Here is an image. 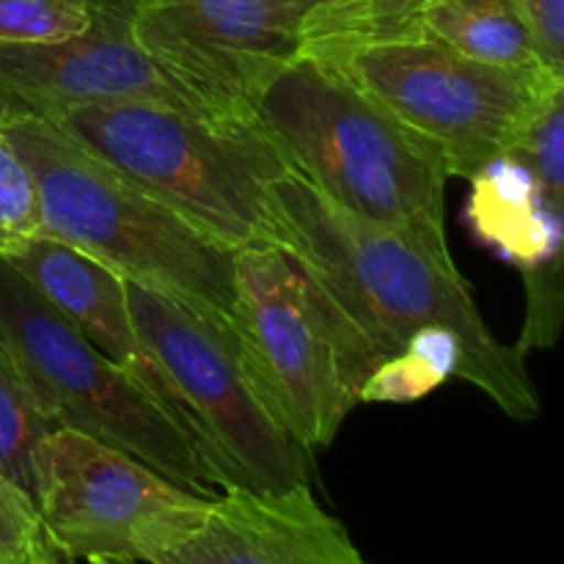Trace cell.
<instances>
[{
  "label": "cell",
  "mask_w": 564,
  "mask_h": 564,
  "mask_svg": "<svg viewBox=\"0 0 564 564\" xmlns=\"http://www.w3.org/2000/svg\"><path fill=\"white\" fill-rule=\"evenodd\" d=\"M319 61L435 143L449 176L463 180L501 158L540 88L560 77L479 64L424 33L358 44Z\"/></svg>",
  "instance_id": "8"
},
{
  "label": "cell",
  "mask_w": 564,
  "mask_h": 564,
  "mask_svg": "<svg viewBox=\"0 0 564 564\" xmlns=\"http://www.w3.org/2000/svg\"><path fill=\"white\" fill-rule=\"evenodd\" d=\"M301 22L290 0H132L141 47L226 119H253V91L301 55Z\"/></svg>",
  "instance_id": "10"
},
{
  "label": "cell",
  "mask_w": 564,
  "mask_h": 564,
  "mask_svg": "<svg viewBox=\"0 0 564 564\" xmlns=\"http://www.w3.org/2000/svg\"><path fill=\"white\" fill-rule=\"evenodd\" d=\"M3 135L33 176L42 237L116 275L176 297L235 334V251L88 154L42 116H14Z\"/></svg>",
  "instance_id": "3"
},
{
  "label": "cell",
  "mask_w": 564,
  "mask_h": 564,
  "mask_svg": "<svg viewBox=\"0 0 564 564\" xmlns=\"http://www.w3.org/2000/svg\"><path fill=\"white\" fill-rule=\"evenodd\" d=\"M147 564H367L308 485L286 494L220 490L191 529Z\"/></svg>",
  "instance_id": "12"
},
{
  "label": "cell",
  "mask_w": 564,
  "mask_h": 564,
  "mask_svg": "<svg viewBox=\"0 0 564 564\" xmlns=\"http://www.w3.org/2000/svg\"><path fill=\"white\" fill-rule=\"evenodd\" d=\"M88 3L91 22L77 36L55 44L0 42V124L14 116L127 102L215 116L141 47L132 31V0Z\"/></svg>",
  "instance_id": "11"
},
{
  "label": "cell",
  "mask_w": 564,
  "mask_h": 564,
  "mask_svg": "<svg viewBox=\"0 0 564 564\" xmlns=\"http://www.w3.org/2000/svg\"><path fill=\"white\" fill-rule=\"evenodd\" d=\"M367 564H369V562H367Z\"/></svg>",
  "instance_id": "28"
},
{
  "label": "cell",
  "mask_w": 564,
  "mask_h": 564,
  "mask_svg": "<svg viewBox=\"0 0 564 564\" xmlns=\"http://www.w3.org/2000/svg\"><path fill=\"white\" fill-rule=\"evenodd\" d=\"M42 119L229 251L286 246L270 182L290 163L253 119L141 102L83 105Z\"/></svg>",
  "instance_id": "4"
},
{
  "label": "cell",
  "mask_w": 564,
  "mask_h": 564,
  "mask_svg": "<svg viewBox=\"0 0 564 564\" xmlns=\"http://www.w3.org/2000/svg\"><path fill=\"white\" fill-rule=\"evenodd\" d=\"M433 0H325L301 22V53L325 58L341 50L422 33Z\"/></svg>",
  "instance_id": "16"
},
{
  "label": "cell",
  "mask_w": 564,
  "mask_h": 564,
  "mask_svg": "<svg viewBox=\"0 0 564 564\" xmlns=\"http://www.w3.org/2000/svg\"><path fill=\"white\" fill-rule=\"evenodd\" d=\"M270 204L284 229V251L308 270L380 358L402 352L427 328L452 330L466 350V383L518 422L540 416L527 352L490 334L460 270L341 209L292 169L270 182Z\"/></svg>",
  "instance_id": "1"
},
{
  "label": "cell",
  "mask_w": 564,
  "mask_h": 564,
  "mask_svg": "<svg viewBox=\"0 0 564 564\" xmlns=\"http://www.w3.org/2000/svg\"><path fill=\"white\" fill-rule=\"evenodd\" d=\"M42 237V207L33 176L0 130V257H14Z\"/></svg>",
  "instance_id": "20"
},
{
  "label": "cell",
  "mask_w": 564,
  "mask_h": 564,
  "mask_svg": "<svg viewBox=\"0 0 564 564\" xmlns=\"http://www.w3.org/2000/svg\"><path fill=\"white\" fill-rule=\"evenodd\" d=\"M9 262L105 358H110L135 383H141L169 411V416L191 435L187 416L182 411L174 386L169 383V378L158 367V361L147 350L135 325H132L121 275L99 264L97 259L53 240V237H33L25 248L9 257Z\"/></svg>",
  "instance_id": "13"
},
{
  "label": "cell",
  "mask_w": 564,
  "mask_h": 564,
  "mask_svg": "<svg viewBox=\"0 0 564 564\" xmlns=\"http://www.w3.org/2000/svg\"><path fill=\"white\" fill-rule=\"evenodd\" d=\"M235 336L259 397L308 455L334 444L383 361L279 246L235 251Z\"/></svg>",
  "instance_id": "5"
},
{
  "label": "cell",
  "mask_w": 564,
  "mask_h": 564,
  "mask_svg": "<svg viewBox=\"0 0 564 564\" xmlns=\"http://www.w3.org/2000/svg\"><path fill=\"white\" fill-rule=\"evenodd\" d=\"M91 22L88 0H0V42L55 44Z\"/></svg>",
  "instance_id": "19"
},
{
  "label": "cell",
  "mask_w": 564,
  "mask_h": 564,
  "mask_svg": "<svg viewBox=\"0 0 564 564\" xmlns=\"http://www.w3.org/2000/svg\"><path fill=\"white\" fill-rule=\"evenodd\" d=\"M55 430L28 380L0 347V474L33 499V455Z\"/></svg>",
  "instance_id": "18"
},
{
  "label": "cell",
  "mask_w": 564,
  "mask_h": 564,
  "mask_svg": "<svg viewBox=\"0 0 564 564\" xmlns=\"http://www.w3.org/2000/svg\"><path fill=\"white\" fill-rule=\"evenodd\" d=\"M501 158L521 165L545 198H564V77H551L505 143Z\"/></svg>",
  "instance_id": "17"
},
{
  "label": "cell",
  "mask_w": 564,
  "mask_h": 564,
  "mask_svg": "<svg viewBox=\"0 0 564 564\" xmlns=\"http://www.w3.org/2000/svg\"><path fill=\"white\" fill-rule=\"evenodd\" d=\"M36 505L0 474V564H25L53 549Z\"/></svg>",
  "instance_id": "22"
},
{
  "label": "cell",
  "mask_w": 564,
  "mask_h": 564,
  "mask_svg": "<svg viewBox=\"0 0 564 564\" xmlns=\"http://www.w3.org/2000/svg\"><path fill=\"white\" fill-rule=\"evenodd\" d=\"M0 347L55 427L116 446L193 494L218 496L191 435L3 257Z\"/></svg>",
  "instance_id": "6"
},
{
  "label": "cell",
  "mask_w": 564,
  "mask_h": 564,
  "mask_svg": "<svg viewBox=\"0 0 564 564\" xmlns=\"http://www.w3.org/2000/svg\"><path fill=\"white\" fill-rule=\"evenodd\" d=\"M138 336L174 386L215 488L286 494L308 485L312 455L259 397L240 345L165 292L124 281Z\"/></svg>",
  "instance_id": "7"
},
{
  "label": "cell",
  "mask_w": 564,
  "mask_h": 564,
  "mask_svg": "<svg viewBox=\"0 0 564 564\" xmlns=\"http://www.w3.org/2000/svg\"><path fill=\"white\" fill-rule=\"evenodd\" d=\"M468 182V226L505 262L532 270L562 257V204L545 198L521 165L496 158Z\"/></svg>",
  "instance_id": "14"
},
{
  "label": "cell",
  "mask_w": 564,
  "mask_h": 564,
  "mask_svg": "<svg viewBox=\"0 0 564 564\" xmlns=\"http://www.w3.org/2000/svg\"><path fill=\"white\" fill-rule=\"evenodd\" d=\"M449 380L444 369L435 367L424 356L411 350H402L397 356L383 358L367 380L358 389V402H391V405H405L422 397L433 394L435 389Z\"/></svg>",
  "instance_id": "21"
},
{
  "label": "cell",
  "mask_w": 564,
  "mask_h": 564,
  "mask_svg": "<svg viewBox=\"0 0 564 564\" xmlns=\"http://www.w3.org/2000/svg\"><path fill=\"white\" fill-rule=\"evenodd\" d=\"M88 564H141V562H132V560H94Z\"/></svg>",
  "instance_id": "27"
},
{
  "label": "cell",
  "mask_w": 564,
  "mask_h": 564,
  "mask_svg": "<svg viewBox=\"0 0 564 564\" xmlns=\"http://www.w3.org/2000/svg\"><path fill=\"white\" fill-rule=\"evenodd\" d=\"M419 28L424 36L479 64L532 77L551 75L516 0H433Z\"/></svg>",
  "instance_id": "15"
},
{
  "label": "cell",
  "mask_w": 564,
  "mask_h": 564,
  "mask_svg": "<svg viewBox=\"0 0 564 564\" xmlns=\"http://www.w3.org/2000/svg\"><path fill=\"white\" fill-rule=\"evenodd\" d=\"M290 3H292V6H295V9H297V11H301V14H303V17H306V14H308V11H312V9H317V6H323V3H325V0H290Z\"/></svg>",
  "instance_id": "26"
},
{
  "label": "cell",
  "mask_w": 564,
  "mask_h": 564,
  "mask_svg": "<svg viewBox=\"0 0 564 564\" xmlns=\"http://www.w3.org/2000/svg\"><path fill=\"white\" fill-rule=\"evenodd\" d=\"M527 284V328H523L518 350L527 352L529 347H551L560 336L562 325V257L540 264V268L521 270Z\"/></svg>",
  "instance_id": "23"
},
{
  "label": "cell",
  "mask_w": 564,
  "mask_h": 564,
  "mask_svg": "<svg viewBox=\"0 0 564 564\" xmlns=\"http://www.w3.org/2000/svg\"><path fill=\"white\" fill-rule=\"evenodd\" d=\"M251 116L325 198L457 268L446 246L444 154L339 69L301 53L253 91Z\"/></svg>",
  "instance_id": "2"
},
{
  "label": "cell",
  "mask_w": 564,
  "mask_h": 564,
  "mask_svg": "<svg viewBox=\"0 0 564 564\" xmlns=\"http://www.w3.org/2000/svg\"><path fill=\"white\" fill-rule=\"evenodd\" d=\"M213 499L69 427L50 430L33 455V505L50 540L75 560L149 562Z\"/></svg>",
  "instance_id": "9"
},
{
  "label": "cell",
  "mask_w": 564,
  "mask_h": 564,
  "mask_svg": "<svg viewBox=\"0 0 564 564\" xmlns=\"http://www.w3.org/2000/svg\"><path fill=\"white\" fill-rule=\"evenodd\" d=\"M540 61L551 75L564 77V0H516Z\"/></svg>",
  "instance_id": "24"
},
{
  "label": "cell",
  "mask_w": 564,
  "mask_h": 564,
  "mask_svg": "<svg viewBox=\"0 0 564 564\" xmlns=\"http://www.w3.org/2000/svg\"><path fill=\"white\" fill-rule=\"evenodd\" d=\"M25 564H77L75 556H69L66 551H61L58 545H53V549L47 551V554H42L39 560L33 562H25Z\"/></svg>",
  "instance_id": "25"
}]
</instances>
